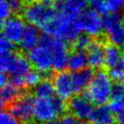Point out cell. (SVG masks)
Wrapping results in <instances>:
<instances>
[{
	"instance_id": "36",
	"label": "cell",
	"mask_w": 124,
	"mask_h": 124,
	"mask_svg": "<svg viewBox=\"0 0 124 124\" xmlns=\"http://www.w3.org/2000/svg\"><path fill=\"white\" fill-rule=\"evenodd\" d=\"M121 18H122V22L124 24V9L122 10V16H121Z\"/></svg>"
},
{
	"instance_id": "14",
	"label": "cell",
	"mask_w": 124,
	"mask_h": 124,
	"mask_svg": "<svg viewBox=\"0 0 124 124\" xmlns=\"http://www.w3.org/2000/svg\"><path fill=\"white\" fill-rule=\"evenodd\" d=\"M86 53L91 69L101 70L106 65V45L101 40L93 41Z\"/></svg>"
},
{
	"instance_id": "20",
	"label": "cell",
	"mask_w": 124,
	"mask_h": 124,
	"mask_svg": "<svg viewBox=\"0 0 124 124\" xmlns=\"http://www.w3.org/2000/svg\"><path fill=\"white\" fill-rule=\"evenodd\" d=\"M87 66H88V58H87V53L85 51L74 49L73 51L70 52L68 64H67V68L69 69V71H71L72 73L78 72L87 68Z\"/></svg>"
},
{
	"instance_id": "19",
	"label": "cell",
	"mask_w": 124,
	"mask_h": 124,
	"mask_svg": "<svg viewBox=\"0 0 124 124\" xmlns=\"http://www.w3.org/2000/svg\"><path fill=\"white\" fill-rule=\"evenodd\" d=\"M22 88L16 86L15 84L11 83L10 81L1 86V96H0V104L2 108L7 106H11L16 100H17L22 95Z\"/></svg>"
},
{
	"instance_id": "10",
	"label": "cell",
	"mask_w": 124,
	"mask_h": 124,
	"mask_svg": "<svg viewBox=\"0 0 124 124\" xmlns=\"http://www.w3.org/2000/svg\"><path fill=\"white\" fill-rule=\"evenodd\" d=\"M25 28H26L25 20L20 16H11L8 18L2 20V25H1L2 36L15 45L16 44L18 45L24 33Z\"/></svg>"
},
{
	"instance_id": "22",
	"label": "cell",
	"mask_w": 124,
	"mask_h": 124,
	"mask_svg": "<svg viewBox=\"0 0 124 124\" xmlns=\"http://www.w3.org/2000/svg\"><path fill=\"white\" fill-rule=\"evenodd\" d=\"M124 64V55L119 46L108 44L106 46V66L108 69Z\"/></svg>"
},
{
	"instance_id": "30",
	"label": "cell",
	"mask_w": 124,
	"mask_h": 124,
	"mask_svg": "<svg viewBox=\"0 0 124 124\" xmlns=\"http://www.w3.org/2000/svg\"><path fill=\"white\" fill-rule=\"evenodd\" d=\"M14 45L12 42H10L8 39H6L5 37H1V41H0V52L1 54H6V53H10L14 51Z\"/></svg>"
},
{
	"instance_id": "26",
	"label": "cell",
	"mask_w": 124,
	"mask_h": 124,
	"mask_svg": "<svg viewBox=\"0 0 124 124\" xmlns=\"http://www.w3.org/2000/svg\"><path fill=\"white\" fill-rule=\"evenodd\" d=\"M89 6L91 7V9L103 16L108 14L107 0H89Z\"/></svg>"
},
{
	"instance_id": "33",
	"label": "cell",
	"mask_w": 124,
	"mask_h": 124,
	"mask_svg": "<svg viewBox=\"0 0 124 124\" xmlns=\"http://www.w3.org/2000/svg\"><path fill=\"white\" fill-rule=\"evenodd\" d=\"M116 124H124V108L115 114Z\"/></svg>"
},
{
	"instance_id": "37",
	"label": "cell",
	"mask_w": 124,
	"mask_h": 124,
	"mask_svg": "<svg viewBox=\"0 0 124 124\" xmlns=\"http://www.w3.org/2000/svg\"><path fill=\"white\" fill-rule=\"evenodd\" d=\"M122 52H123V55H124V46H122Z\"/></svg>"
},
{
	"instance_id": "27",
	"label": "cell",
	"mask_w": 124,
	"mask_h": 124,
	"mask_svg": "<svg viewBox=\"0 0 124 124\" xmlns=\"http://www.w3.org/2000/svg\"><path fill=\"white\" fill-rule=\"evenodd\" d=\"M0 124H21V121L15 116L11 110L3 109L0 114Z\"/></svg>"
},
{
	"instance_id": "18",
	"label": "cell",
	"mask_w": 124,
	"mask_h": 124,
	"mask_svg": "<svg viewBox=\"0 0 124 124\" xmlns=\"http://www.w3.org/2000/svg\"><path fill=\"white\" fill-rule=\"evenodd\" d=\"M94 73L91 69L85 68L83 70L74 72L73 73V82H74V89L76 94H80L84 90L87 89Z\"/></svg>"
},
{
	"instance_id": "32",
	"label": "cell",
	"mask_w": 124,
	"mask_h": 124,
	"mask_svg": "<svg viewBox=\"0 0 124 124\" xmlns=\"http://www.w3.org/2000/svg\"><path fill=\"white\" fill-rule=\"evenodd\" d=\"M7 2L13 13H20L24 9V2L22 0H7Z\"/></svg>"
},
{
	"instance_id": "6",
	"label": "cell",
	"mask_w": 124,
	"mask_h": 124,
	"mask_svg": "<svg viewBox=\"0 0 124 124\" xmlns=\"http://www.w3.org/2000/svg\"><path fill=\"white\" fill-rule=\"evenodd\" d=\"M50 35L41 36L39 44L28 51V59L32 67L42 74H46L52 69V53L49 44Z\"/></svg>"
},
{
	"instance_id": "11",
	"label": "cell",
	"mask_w": 124,
	"mask_h": 124,
	"mask_svg": "<svg viewBox=\"0 0 124 124\" xmlns=\"http://www.w3.org/2000/svg\"><path fill=\"white\" fill-rule=\"evenodd\" d=\"M34 101L31 95H21L10 106V110L21 123H30L34 119Z\"/></svg>"
},
{
	"instance_id": "1",
	"label": "cell",
	"mask_w": 124,
	"mask_h": 124,
	"mask_svg": "<svg viewBox=\"0 0 124 124\" xmlns=\"http://www.w3.org/2000/svg\"><path fill=\"white\" fill-rule=\"evenodd\" d=\"M78 17L58 12L56 16L42 28V30L45 34L65 41L66 43H74L81 32Z\"/></svg>"
},
{
	"instance_id": "7",
	"label": "cell",
	"mask_w": 124,
	"mask_h": 124,
	"mask_svg": "<svg viewBox=\"0 0 124 124\" xmlns=\"http://www.w3.org/2000/svg\"><path fill=\"white\" fill-rule=\"evenodd\" d=\"M104 32L109 44L124 46V24L118 13H108L103 16Z\"/></svg>"
},
{
	"instance_id": "38",
	"label": "cell",
	"mask_w": 124,
	"mask_h": 124,
	"mask_svg": "<svg viewBox=\"0 0 124 124\" xmlns=\"http://www.w3.org/2000/svg\"><path fill=\"white\" fill-rule=\"evenodd\" d=\"M29 124H41V123H38L37 122V123H29Z\"/></svg>"
},
{
	"instance_id": "5",
	"label": "cell",
	"mask_w": 124,
	"mask_h": 124,
	"mask_svg": "<svg viewBox=\"0 0 124 124\" xmlns=\"http://www.w3.org/2000/svg\"><path fill=\"white\" fill-rule=\"evenodd\" d=\"M57 13L58 11L53 0H41L27 4L22 11V16L29 24L42 29Z\"/></svg>"
},
{
	"instance_id": "25",
	"label": "cell",
	"mask_w": 124,
	"mask_h": 124,
	"mask_svg": "<svg viewBox=\"0 0 124 124\" xmlns=\"http://www.w3.org/2000/svg\"><path fill=\"white\" fill-rule=\"evenodd\" d=\"M42 77H43V75L41 72H39L36 69H34V70L31 69L25 77V87L34 88L42 80Z\"/></svg>"
},
{
	"instance_id": "13",
	"label": "cell",
	"mask_w": 124,
	"mask_h": 124,
	"mask_svg": "<svg viewBox=\"0 0 124 124\" xmlns=\"http://www.w3.org/2000/svg\"><path fill=\"white\" fill-rule=\"evenodd\" d=\"M52 81L54 84L56 96L60 97L61 99L70 100L74 95H76L73 82V73L59 71L53 76Z\"/></svg>"
},
{
	"instance_id": "23",
	"label": "cell",
	"mask_w": 124,
	"mask_h": 124,
	"mask_svg": "<svg viewBox=\"0 0 124 124\" xmlns=\"http://www.w3.org/2000/svg\"><path fill=\"white\" fill-rule=\"evenodd\" d=\"M34 94L38 98H51L56 95L52 80L42 79L34 88Z\"/></svg>"
},
{
	"instance_id": "12",
	"label": "cell",
	"mask_w": 124,
	"mask_h": 124,
	"mask_svg": "<svg viewBox=\"0 0 124 124\" xmlns=\"http://www.w3.org/2000/svg\"><path fill=\"white\" fill-rule=\"evenodd\" d=\"M49 44L52 53V69L56 72L64 71V69L67 68L70 55L67 43L65 41L50 36Z\"/></svg>"
},
{
	"instance_id": "35",
	"label": "cell",
	"mask_w": 124,
	"mask_h": 124,
	"mask_svg": "<svg viewBox=\"0 0 124 124\" xmlns=\"http://www.w3.org/2000/svg\"><path fill=\"white\" fill-rule=\"evenodd\" d=\"M25 4H30V3H32V2H34V1H36V0H22Z\"/></svg>"
},
{
	"instance_id": "31",
	"label": "cell",
	"mask_w": 124,
	"mask_h": 124,
	"mask_svg": "<svg viewBox=\"0 0 124 124\" xmlns=\"http://www.w3.org/2000/svg\"><path fill=\"white\" fill-rule=\"evenodd\" d=\"M12 13L13 12H12L7 0H1V2H0V16H1L2 20L11 16Z\"/></svg>"
},
{
	"instance_id": "34",
	"label": "cell",
	"mask_w": 124,
	"mask_h": 124,
	"mask_svg": "<svg viewBox=\"0 0 124 124\" xmlns=\"http://www.w3.org/2000/svg\"><path fill=\"white\" fill-rule=\"evenodd\" d=\"M9 82V76L6 74V73H1V77H0V84L1 86L7 84Z\"/></svg>"
},
{
	"instance_id": "40",
	"label": "cell",
	"mask_w": 124,
	"mask_h": 124,
	"mask_svg": "<svg viewBox=\"0 0 124 124\" xmlns=\"http://www.w3.org/2000/svg\"><path fill=\"white\" fill-rule=\"evenodd\" d=\"M123 1H124V0H123Z\"/></svg>"
},
{
	"instance_id": "4",
	"label": "cell",
	"mask_w": 124,
	"mask_h": 124,
	"mask_svg": "<svg viewBox=\"0 0 124 124\" xmlns=\"http://www.w3.org/2000/svg\"><path fill=\"white\" fill-rule=\"evenodd\" d=\"M112 78L108 72L98 70L94 73V76L85 90V95L96 106L106 105L109 102L113 84Z\"/></svg>"
},
{
	"instance_id": "2",
	"label": "cell",
	"mask_w": 124,
	"mask_h": 124,
	"mask_svg": "<svg viewBox=\"0 0 124 124\" xmlns=\"http://www.w3.org/2000/svg\"><path fill=\"white\" fill-rule=\"evenodd\" d=\"M1 72L9 76V81L19 88L25 87V77L31 70V63L28 57L17 52L1 54L0 59Z\"/></svg>"
},
{
	"instance_id": "9",
	"label": "cell",
	"mask_w": 124,
	"mask_h": 124,
	"mask_svg": "<svg viewBox=\"0 0 124 124\" xmlns=\"http://www.w3.org/2000/svg\"><path fill=\"white\" fill-rule=\"evenodd\" d=\"M93 103L86 95L76 94L74 95L67 105L69 113L78 120H88L93 111Z\"/></svg>"
},
{
	"instance_id": "28",
	"label": "cell",
	"mask_w": 124,
	"mask_h": 124,
	"mask_svg": "<svg viewBox=\"0 0 124 124\" xmlns=\"http://www.w3.org/2000/svg\"><path fill=\"white\" fill-rule=\"evenodd\" d=\"M49 124H79V120L71 114H63Z\"/></svg>"
},
{
	"instance_id": "39",
	"label": "cell",
	"mask_w": 124,
	"mask_h": 124,
	"mask_svg": "<svg viewBox=\"0 0 124 124\" xmlns=\"http://www.w3.org/2000/svg\"><path fill=\"white\" fill-rule=\"evenodd\" d=\"M88 124H92V123H88Z\"/></svg>"
},
{
	"instance_id": "16",
	"label": "cell",
	"mask_w": 124,
	"mask_h": 124,
	"mask_svg": "<svg viewBox=\"0 0 124 124\" xmlns=\"http://www.w3.org/2000/svg\"><path fill=\"white\" fill-rule=\"evenodd\" d=\"M92 124H114L116 119L114 112L109 106L100 105L93 108V111L88 119Z\"/></svg>"
},
{
	"instance_id": "17",
	"label": "cell",
	"mask_w": 124,
	"mask_h": 124,
	"mask_svg": "<svg viewBox=\"0 0 124 124\" xmlns=\"http://www.w3.org/2000/svg\"><path fill=\"white\" fill-rule=\"evenodd\" d=\"M40 39H41V36H40L38 27L32 24H28L26 25L24 33L18 43L19 48L22 51L28 52L39 44Z\"/></svg>"
},
{
	"instance_id": "24",
	"label": "cell",
	"mask_w": 124,
	"mask_h": 124,
	"mask_svg": "<svg viewBox=\"0 0 124 124\" xmlns=\"http://www.w3.org/2000/svg\"><path fill=\"white\" fill-rule=\"evenodd\" d=\"M93 40H92V37L83 33V34H80L77 39L76 41L74 42V47L75 49H78V50H87L89 48V46H91Z\"/></svg>"
},
{
	"instance_id": "3",
	"label": "cell",
	"mask_w": 124,
	"mask_h": 124,
	"mask_svg": "<svg viewBox=\"0 0 124 124\" xmlns=\"http://www.w3.org/2000/svg\"><path fill=\"white\" fill-rule=\"evenodd\" d=\"M66 109L65 100L58 96L51 98L36 97L34 101V119L41 124H49L63 115Z\"/></svg>"
},
{
	"instance_id": "8",
	"label": "cell",
	"mask_w": 124,
	"mask_h": 124,
	"mask_svg": "<svg viewBox=\"0 0 124 124\" xmlns=\"http://www.w3.org/2000/svg\"><path fill=\"white\" fill-rule=\"evenodd\" d=\"M78 21L81 32L91 37H98L104 31L103 16L93 9L84 10L78 16Z\"/></svg>"
},
{
	"instance_id": "15",
	"label": "cell",
	"mask_w": 124,
	"mask_h": 124,
	"mask_svg": "<svg viewBox=\"0 0 124 124\" xmlns=\"http://www.w3.org/2000/svg\"><path fill=\"white\" fill-rule=\"evenodd\" d=\"M58 12L78 17L89 5V0H54Z\"/></svg>"
},
{
	"instance_id": "29",
	"label": "cell",
	"mask_w": 124,
	"mask_h": 124,
	"mask_svg": "<svg viewBox=\"0 0 124 124\" xmlns=\"http://www.w3.org/2000/svg\"><path fill=\"white\" fill-rule=\"evenodd\" d=\"M108 13H118L123 10L124 1L123 0H107Z\"/></svg>"
},
{
	"instance_id": "21",
	"label": "cell",
	"mask_w": 124,
	"mask_h": 124,
	"mask_svg": "<svg viewBox=\"0 0 124 124\" xmlns=\"http://www.w3.org/2000/svg\"><path fill=\"white\" fill-rule=\"evenodd\" d=\"M108 103L109 108L115 114L124 108V82L116 81L113 84L111 97Z\"/></svg>"
}]
</instances>
